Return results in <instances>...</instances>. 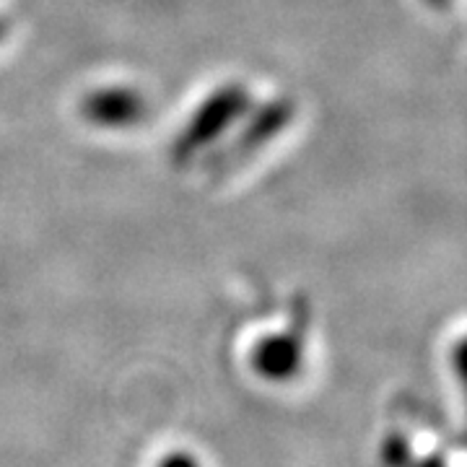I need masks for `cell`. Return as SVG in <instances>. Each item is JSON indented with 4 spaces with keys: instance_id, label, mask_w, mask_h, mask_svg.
Returning <instances> with one entry per match:
<instances>
[{
    "instance_id": "3957f363",
    "label": "cell",
    "mask_w": 467,
    "mask_h": 467,
    "mask_svg": "<svg viewBox=\"0 0 467 467\" xmlns=\"http://www.w3.org/2000/svg\"><path fill=\"white\" fill-rule=\"evenodd\" d=\"M78 112L101 130H130L149 119L150 101L133 86H99L81 99Z\"/></svg>"
},
{
    "instance_id": "277c9868",
    "label": "cell",
    "mask_w": 467,
    "mask_h": 467,
    "mask_svg": "<svg viewBox=\"0 0 467 467\" xmlns=\"http://www.w3.org/2000/svg\"><path fill=\"white\" fill-rule=\"evenodd\" d=\"M291 119H294V104L284 97L252 107L244 115V125L239 128V135L223 153V161L234 167L239 156H252L260 149H265L270 140H275L291 125Z\"/></svg>"
},
{
    "instance_id": "8992f818",
    "label": "cell",
    "mask_w": 467,
    "mask_h": 467,
    "mask_svg": "<svg viewBox=\"0 0 467 467\" xmlns=\"http://www.w3.org/2000/svg\"><path fill=\"white\" fill-rule=\"evenodd\" d=\"M5 34H8V24H5V21L0 18V42L5 39Z\"/></svg>"
},
{
    "instance_id": "5b68a950",
    "label": "cell",
    "mask_w": 467,
    "mask_h": 467,
    "mask_svg": "<svg viewBox=\"0 0 467 467\" xmlns=\"http://www.w3.org/2000/svg\"><path fill=\"white\" fill-rule=\"evenodd\" d=\"M153 467H205L202 457L198 451L187 450V447H174L167 450L164 454H159V460L153 462Z\"/></svg>"
},
{
    "instance_id": "6da1fadb",
    "label": "cell",
    "mask_w": 467,
    "mask_h": 467,
    "mask_svg": "<svg viewBox=\"0 0 467 467\" xmlns=\"http://www.w3.org/2000/svg\"><path fill=\"white\" fill-rule=\"evenodd\" d=\"M252 109V91L244 84H223L198 104L171 143V161L187 167L198 153L211 149L223 135L242 122Z\"/></svg>"
},
{
    "instance_id": "7a4b0ae2",
    "label": "cell",
    "mask_w": 467,
    "mask_h": 467,
    "mask_svg": "<svg viewBox=\"0 0 467 467\" xmlns=\"http://www.w3.org/2000/svg\"><path fill=\"white\" fill-rule=\"evenodd\" d=\"M306 361V340L301 335L299 325L291 330L260 335L247 350V367L267 384L294 382Z\"/></svg>"
}]
</instances>
